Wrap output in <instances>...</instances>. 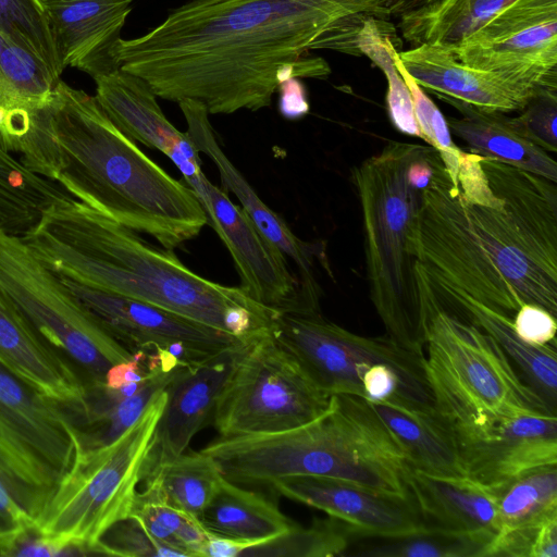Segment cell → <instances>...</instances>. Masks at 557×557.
<instances>
[{"label": "cell", "mask_w": 557, "mask_h": 557, "mask_svg": "<svg viewBox=\"0 0 557 557\" xmlns=\"http://www.w3.org/2000/svg\"><path fill=\"white\" fill-rule=\"evenodd\" d=\"M209 533L230 539L264 543L298 525L262 493L243 488L223 475L197 518Z\"/></svg>", "instance_id": "cell-29"}, {"label": "cell", "mask_w": 557, "mask_h": 557, "mask_svg": "<svg viewBox=\"0 0 557 557\" xmlns=\"http://www.w3.org/2000/svg\"><path fill=\"white\" fill-rule=\"evenodd\" d=\"M60 81L38 57L0 29V107L39 108L50 99Z\"/></svg>", "instance_id": "cell-35"}, {"label": "cell", "mask_w": 557, "mask_h": 557, "mask_svg": "<svg viewBox=\"0 0 557 557\" xmlns=\"http://www.w3.org/2000/svg\"><path fill=\"white\" fill-rule=\"evenodd\" d=\"M58 276L132 352H158L193 367L245 341L158 306Z\"/></svg>", "instance_id": "cell-15"}, {"label": "cell", "mask_w": 557, "mask_h": 557, "mask_svg": "<svg viewBox=\"0 0 557 557\" xmlns=\"http://www.w3.org/2000/svg\"><path fill=\"white\" fill-rule=\"evenodd\" d=\"M399 47L401 40L389 20L369 17L357 36L359 54L368 57L386 77V104L392 124L400 133L422 139L410 90L394 63L393 54Z\"/></svg>", "instance_id": "cell-33"}, {"label": "cell", "mask_w": 557, "mask_h": 557, "mask_svg": "<svg viewBox=\"0 0 557 557\" xmlns=\"http://www.w3.org/2000/svg\"><path fill=\"white\" fill-rule=\"evenodd\" d=\"M0 522L7 527L27 530L36 528V520L29 513L24 498L9 474L0 465Z\"/></svg>", "instance_id": "cell-44"}, {"label": "cell", "mask_w": 557, "mask_h": 557, "mask_svg": "<svg viewBox=\"0 0 557 557\" xmlns=\"http://www.w3.org/2000/svg\"><path fill=\"white\" fill-rule=\"evenodd\" d=\"M0 290L50 345L82 370L88 386L103 385L109 369L134 358L21 236L2 230Z\"/></svg>", "instance_id": "cell-9"}, {"label": "cell", "mask_w": 557, "mask_h": 557, "mask_svg": "<svg viewBox=\"0 0 557 557\" xmlns=\"http://www.w3.org/2000/svg\"><path fill=\"white\" fill-rule=\"evenodd\" d=\"M280 113L288 120H298L309 113L307 89L300 78L292 77L277 87Z\"/></svg>", "instance_id": "cell-45"}, {"label": "cell", "mask_w": 557, "mask_h": 557, "mask_svg": "<svg viewBox=\"0 0 557 557\" xmlns=\"http://www.w3.org/2000/svg\"><path fill=\"white\" fill-rule=\"evenodd\" d=\"M201 451L236 484L269 485L287 476L321 475L409 495L405 449L371 404L355 395H332L330 408L300 426L219 437Z\"/></svg>", "instance_id": "cell-5"}, {"label": "cell", "mask_w": 557, "mask_h": 557, "mask_svg": "<svg viewBox=\"0 0 557 557\" xmlns=\"http://www.w3.org/2000/svg\"><path fill=\"white\" fill-rule=\"evenodd\" d=\"M165 403L163 391L129 429L107 445L85 446L79 434L73 461L35 528L60 555H99L106 531L129 516Z\"/></svg>", "instance_id": "cell-8"}, {"label": "cell", "mask_w": 557, "mask_h": 557, "mask_svg": "<svg viewBox=\"0 0 557 557\" xmlns=\"http://www.w3.org/2000/svg\"><path fill=\"white\" fill-rule=\"evenodd\" d=\"M72 197L0 145V230L23 236L51 205Z\"/></svg>", "instance_id": "cell-31"}, {"label": "cell", "mask_w": 557, "mask_h": 557, "mask_svg": "<svg viewBox=\"0 0 557 557\" xmlns=\"http://www.w3.org/2000/svg\"><path fill=\"white\" fill-rule=\"evenodd\" d=\"M249 338L196 366L184 367L169 384L144 480L156 467L183 454L193 437L211 424L220 393Z\"/></svg>", "instance_id": "cell-19"}, {"label": "cell", "mask_w": 557, "mask_h": 557, "mask_svg": "<svg viewBox=\"0 0 557 557\" xmlns=\"http://www.w3.org/2000/svg\"><path fill=\"white\" fill-rule=\"evenodd\" d=\"M203 208L210 224L230 251L240 278L239 287L276 314H317L304 295L288 261L257 228L247 213L203 172L185 181Z\"/></svg>", "instance_id": "cell-14"}, {"label": "cell", "mask_w": 557, "mask_h": 557, "mask_svg": "<svg viewBox=\"0 0 557 557\" xmlns=\"http://www.w3.org/2000/svg\"><path fill=\"white\" fill-rule=\"evenodd\" d=\"M183 368L169 363L151 368L145 384L134 395L114 404L89 425L90 432L81 430L82 443L88 447H97L116 440L141 417L149 404L166 389Z\"/></svg>", "instance_id": "cell-38"}, {"label": "cell", "mask_w": 557, "mask_h": 557, "mask_svg": "<svg viewBox=\"0 0 557 557\" xmlns=\"http://www.w3.org/2000/svg\"><path fill=\"white\" fill-rule=\"evenodd\" d=\"M398 57L422 88L483 110L520 112L539 94L496 73L461 63L450 48L442 44L413 46L399 51Z\"/></svg>", "instance_id": "cell-23"}, {"label": "cell", "mask_w": 557, "mask_h": 557, "mask_svg": "<svg viewBox=\"0 0 557 557\" xmlns=\"http://www.w3.org/2000/svg\"><path fill=\"white\" fill-rule=\"evenodd\" d=\"M94 81L95 98L123 134L164 153L184 181L201 172V159L193 141L166 119L158 97L144 79L116 67Z\"/></svg>", "instance_id": "cell-21"}, {"label": "cell", "mask_w": 557, "mask_h": 557, "mask_svg": "<svg viewBox=\"0 0 557 557\" xmlns=\"http://www.w3.org/2000/svg\"><path fill=\"white\" fill-rule=\"evenodd\" d=\"M557 517V465L531 470L499 490L497 533L486 557H532L540 528Z\"/></svg>", "instance_id": "cell-27"}, {"label": "cell", "mask_w": 557, "mask_h": 557, "mask_svg": "<svg viewBox=\"0 0 557 557\" xmlns=\"http://www.w3.org/2000/svg\"><path fill=\"white\" fill-rule=\"evenodd\" d=\"M33 530L0 527V556H16L24 537Z\"/></svg>", "instance_id": "cell-48"}, {"label": "cell", "mask_w": 557, "mask_h": 557, "mask_svg": "<svg viewBox=\"0 0 557 557\" xmlns=\"http://www.w3.org/2000/svg\"><path fill=\"white\" fill-rule=\"evenodd\" d=\"M369 403L401 444L412 468L434 476H468L456 434L437 411Z\"/></svg>", "instance_id": "cell-28"}, {"label": "cell", "mask_w": 557, "mask_h": 557, "mask_svg": "<svg viewBox=\"0 0 557 557\" xmlns=\"http://www.w3.org/2000/svg\"><path fill=\"white\" fill-rule=\"evenodd\" d=\"M529 137L540 147L557 151V90H543L534 96L518 115Z\"/></svg>", "instance_id": "cell-42"}, {"label": "cell", "mask_w": 557, "mask_h": 557, "mask_svg": "<svg viewBox=\"0 0 557 557\" xmlns=\"http://www.w3.org/2000/svg\"><path fill=\"white\" fill-rule=\"evenodd\" d=\"M512 326L516 334L531 345L555 344L556 317L541 307L524 304L515 314Z\"/></svg>", "instance_id": "cell-43"}, {"label": "cell", "mask_w": 557, "mask_h": 557, "mask_svg": "<svg viewBox=\"0 0 557 557\" xmlns=\"http://www.w3.org/2000/svg\"><path fill=\"white\" fill-rule=\"evenodd\" d=\"M0 29L61 77L63 70L39 0H0Z\"/></svg>", "instance_id": "cell-39"}, {"label": "cell", "mask_w": 557, "mask_h": 557, "mask_svg": "<svg viewBox=\"0 0 557 557\" xmlns=\"http://www.w3.org/2000/svg\"><path fill=\"white\" fill-rule=\"evenodd\" d=\"M98 554L124 557L186 556L181 549L152 537L133 516L115 522L106 531L99 541Z\"/></svg>", "instance_id": "cell-41"}, {"label": "cell", "mask_w": 557, "mask_h": 557, "mask_svg": "<svg viewBox=\"0 0 557 557\" xmlns=\"http://www.w3.org/2000/svg\"><path fill=\"white\" fill-rule=\"evenodd\" d=\"M0 527H4V525L0 522Z\"/></svg>", "instance_id": "cell-50"}, {"label": "cell", "mask_w": 557, "mask_h": 557, "mask_svg": "<svg viewBox=\"0 0 557 557\" xmlns=\"http://www.w3.org/2000/svg\"><path fill=\"white\" fill-rule=\"evenodd\" d=\"M129 516L157 541L181 549L187 557H202L207 532L197 519L169 504L151 484L137 492Z\"/></svg>", "instance_id": "cell-36"}, {"label": "cell", "mask_w": 557, "mask_h": 557, "mask_svg": "<svg viewBox=\"0 0 557 557\" xmlns=\"http://www.w3.org/2000/svg\"><path fill=\"white\" fill-rule=\"evenodd\" d=\"M270 332L312 383L330 396L347 394L366 399L361 376L370 366L383 363L398 375L412 408L437 411L425 375L424 357L403 348L386 334L361 336L321 313L277 314Z\"/></svg>", "instance_id": "cell-11"}, {"label": "cell", "mask_w": 557, "mask_h": 557, "mask_svg": "<svg viewBox=\"0 0 557 557\" xmlns=\"http://www.w3.org/2000/svg\"><path fill=\"white\" fill-rule=\"evenodd\" d=\"M515 0H435L399 14L401 36L411 47L442 44L451 47Z\"/></svg>", "instance_id": "cell-30"}, {"label": "cell", "mask_w": 557, "mask_h": 557, "mask_svg": "<svg viewBox=\"0 0 557 557\" xmlns=\"http://www.w3.org/2000/svg\"><path fill=\"white\" fill-rule=\"evenodd\" d=\"M331 399L268 329L247 341L211 424L223 438L283 432L324 413Z\"/></svg>", "instance_id": "cell-10"}, {"label": "cell", "mask_w": 557, "mask_h": 557, "mask_svg": "<svg viewBox=\"0 0 557 557\" xmlns=\"http://www.w3.org/2000/svg\"><path fill=\"white\" fill-rule=\"evenodd\" d=\"M398 52L396 50L393 54L394 63L410 90L413 112L422 139L437 151L451 183L457 186L463 150L454 144L443 113L404 67Z\"/></svg>", "instance_id": "cell-40"}, {"label": "cell", "mask_w": 557, "mask_h": 557, "mask_svg": "<svg viewBox=\"0 0 557 557\" xmlns=\"http://www.w3.org/2000/svg\"><path fill=\"white\" fill-rule=\"evenodd\" d=\"M403 0H189L141 36L120 38L116 65L158 98L201 102L209 114L270 107L292 77L324 78L317 49L359 55L358 33L369 17L389 20Z\"/></svg>", "instance_id": "cell-1"}, {"label": "cell", "mask_w": 557, "mask_h": 557, "mask_svg": "<svg viewBox=\"0 0 557 557\" xmlns=\"http://www.w3.org/2000/svg\"><path fill=\"white\" fill-rule=\"evenodd\" d=\"M532 557H557V517L540 528Z\"/></svg>", "instance_id": "cell-47"}, {"label": "cell", "mask_w": 557, "mask_h": 557, "mask_svg": "<svg viewBox=\"0 0 557 557\" xmlns=\"http://www.w3.org/2000/svg\"><path fill=\"white\" fill-rule=\"evenodd\" d=\"M436 96L460 112L446 119L450 133L463 140L470 152L497 160L557 183V162L528 135L518 115L483 110L455 98Z\"/></svg>", "instance_id": "cell-25"}, {"label": "cell", "mask_w": 557, "mask_h": 557, "mask_svg": "<svg viewBox=\"0 0 557 557\" xmlns=\"http://www.w3.org/2000/svg\"><path fill=\"white\" fill-rule=\"evenodd\" d=\"M418 288L426 319V380L437 412L457 438L480 434L520 414L556 413L490 335L443 310L428 292Z\"/></svg>", "instance_id": "cell-7"}, {"label": "cell", "mask_w": 557, "mask_h": 557, "mask_svg": "<svg viewBox=\"0 0 557 557\" xmlns=\"http://www.w3.org/2000/svg\"><path fill=\"white\" fill-rule=\"evenodd\" d=\"M423 146L391 140L351 169L362 215L370 299L386 335L422 357L426 319L411 246L422 189L411 184L408 170Z\"/></svg>", "instance_id": "cell-6"}, {"label": "cell", "mask_w": 557, "mask_h": 557, "mask_svg": "<svg viewBox=\"0 0 557 557\" xmlns=\"http://www.w3.org/2000/svg\"><path fill=\"white\" fill-rule=\"evenodd\" d=\"M403 1L406 2L407 5L409 7V1L410 0H403ZM432 1H435V0H422L420 3L432 2Z\"/></svg>", "instance_id": "cell-49"}, {"label": "cell", "mask_w": 557, "mask_h": 557, "mask_svg": "<svg viewBox=\"0 0 557 557\" xmlns=\"http://www.w3.org/2000/svg\"><path fill=\"white\" fill-rule=\"evenodd\" d=\"M256 545L253 542L240 541L209 533L202 549V557H240L242 553Z\"/></svg>", "instance_id": "cell-46"}, {"label": "cell", "mask_w": 557, "mask_h": 557, "mask_svg": "<svg viewBox=\"0 0 557 557\" xmlns=\"http://www.w3.org/2000/svg\"><path fill=\"white\" fill-rule=\"evenodd\" d=\"M486 544L434 527L395 536L357 535L343 556L483 557Z\"/></svg>", "instance_id": "cell-34"}, {"label": "cell", "mask_w": 557, "mask_h": 557, "mask_svg": "<svg viewBox=\"0 0 557 557\" xmlns=\"http://www.w3.org/2000/svg\"><path fill=\"white\" fill-rule=\"evenodd\" d=\"M467 475L496 490L536 468L557 465V417L524 413L457 438Z\"/></svg>", "instance_id": "cell-17"}, {"label": "cell", "mask_w": 557, "mask_h": 557, "mask_svg": "<svg viewBox=\"0 0 557 557\" xmlns=\"http://www.w3.org/2000/svg\"><path fill=\"white\" fill-rule=\"evenodd\" d=\"M406 484L425 527L468 535L486 546L496 535L498 490L469 476L429 475L410 465Z\"/></svg>", "instance_id": "cell-24"}, {"label": "cell", "mask_w": 557, "mask_h": 557, "mask_svg": "<svg viewBox=\"0 0 557 557\" xmlns=\"http://www.w3.org/2000/svg\"><path fill=\"white\" fill-rule=\"evenodd\" d=\"M449 48L470 67L557 90V0H515Z\"/></svg>", "instance_id": "cell-13"}, {"label": "cell", "mask_w": 557, "mask_h": 557, "mask_svg": "<svg viewBox=\"0 0 557 557\" xmlns=\"http://www.w3.org/2000/svg\"><path fill=\"white\" fill-rule=\"evenodd\" d=\"M414 276L509 319L524 305L557 315V186L465 151L457 186L438 156L411 235Z\"/></svg>", "instance_id": "cell-2"}, {"label": "cell", "mask_w": 557, "mask_h": 557, "mask_svg": "<svg viewBox=\"0 0 557 557\" xmlns=\"http://www.w3.org/2000/svg\"><path fill=\"white\" fill-rule=\"evenodd\" d=\"M445 311L472 323L490 335L518 367L523 380L546 403L556 409L557 354L555 344L534 346L522 341L515 332L512 320L472 300L468 296L443 285L416 278Z\"/></svg>", "instance_id": "cell-26"}, {"label": "cell", "mask_w": 557, "mask_h": 557, "mask_svg": "<svg viewBox=\"0 0 557 557\" xmlns=\"http://www.w3.org/2000/svg\"><path fill=\"white\" fill-rule=\"evenodd\" d=\"M79 434L62 406L0 363V465L36 523L73 461Z\"/></svg>", "instance_id": "cell-12"}, {"label": "cell", "mask_w": 557, "mask_h": 557, "mask_svg": "<svg viewBox=\"0 0 557 557\" xmlns=\"http://www.w3.org/2000/svg\"><path fill=\"white\" fill-rule=\"evenodd\" d=\"M357 530L335 517L314 518L309 527L289 532L245 549L240 557H334L343 556Z\"/></svg>", "instance_id": "cell-37"}, {"label": "cell", "mask_w": 557, "mask_h": 557, "mask_svg": "<svg viewBox=\"0 0 557 557\" xmlns=\"http://www.w3.org/2000/svg\"><path fill=\"white\" fill-rule=\"evenodd\" d=\"M134 0H39L59 63L94 79L119 67L112 51Z\"/></svg>", "instance_id": "cell-22"}, {"label": "cell", "mask_w": 557, "mask_h": 557, "mask_svg": "<svg viewBox=\"0 0 557 557\" xmlns=\"http://www.w3.org/2000/svg\"><path fill=\"white\" fill-rule=\"evenodd\" d=\"M0 363L29 387L66 411H72L87 425L90 403L86 380L1 290Z\"/></svg>", "instance_id": "cell-18"}, {"label": "cell", "mask_w": 557, "mask_h": 557, "mask_svg": "<svg viewBox=\"0 0 557 557\" xmlns=\"http://www.w3.org/2000/svg\"><path fill=\"white\" fill-rule=\"evenodd\" d=\"M268 486L292 500L349 523L357 535L395 536L425 527L410 494H387L348 480L321 475L287 476Z\"/></svg>", "instance_id": "cell-16"}, {"label": "cell", "mask_w": 557, "mask_h": 557, "mask_svg": "<svg viewBox=\"0 0 557 557\" xmlns=\"http://www.w3.org/2000/svg\"><path fill=\"white\" fill-rule=\"evenodd\" d=\"M58 275L103 292L148 302L246 339L270 327L275 312L240 287L193 272L170 249L70 198L49 206L21 236Z\"/></svg>", "instance_id": "cell-4"}, {"label": "cell", "mask_w": 557, "mask_h": 557, "mask_svg": "<svg viewBox=\"0 0 557 557\" xmlns=\"http://www.w3.org/2000/svg\"><path fill=\"white\" fill-rule=\"evenodd\" d=\"M9 151L76 200L173 250L197 236L208 216L195 193L147 157L95 96L60 81L29 111Z\"/></svg>", "instance_id": "cell-3"}, {"label": "cell", "mask_w": 557, "mask_h": 557, "mask_svg": "<svg viewBox=\"0 0 557 557\" xmlns=\"http://www.w3.org/2000/svg\"><path fill=\"white\" fill-rule=\"evenodd\" d=\"M187 124V135L195 148L205 153L215 165L224 190L232 193L240 202L261 234L273 244L298 269L304 295L320 304V288L313 276L314 258L325 259L323 247L304 242L287 226L285 221L271 210L257 195L239 170L220 146L209 121L207 108L199 101L184 99L177 102Z\"/></svg>", "instance_id": "cell-20"}, {"label": "cell", "mask_w": 557, "mask_h": 557, "mask_svg": "<svg viewBox=\"0 0 557 557\" xmlns=\"http://www.w3.org/2000/svg\"><path fill=\"white\" fill-rule=\"evenodd\" d=\"M222 473L206 453L181 454L156 467L145 485H153L164 499L197 519L210 502Z\"/></svg>", "instance_id": "cell-32"}]
</instances>
